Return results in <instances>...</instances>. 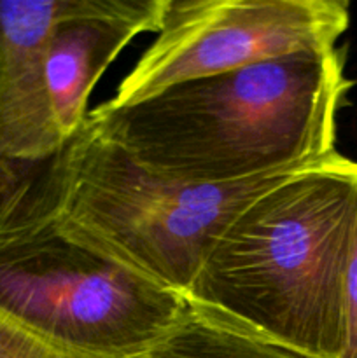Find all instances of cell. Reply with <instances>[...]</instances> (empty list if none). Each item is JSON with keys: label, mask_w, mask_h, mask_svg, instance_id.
<instances>
[{"label": "cell", "mask_w": 357, "mask_h": 358, "mask_svg": "<svg viewBox=\"0 0 357 358\" xmlns=\"http://www.w3.org/2000/svg\"><path fill=\"white\" fill-rule=\"evenodd\" d=\"M352 80L338 45L167 87L88 119L144 168L188 184H227L314 166L336 150Z\"/></svg>", "instance_id": "obj_1"}, {"label": "cell", "mask_w": 357, "mask_h": 358, "mask_svg": "<svg viewBox=\"0 0 357 358\" xmlns=\"http://www.w3.org/2000/svg\"><path fill=\"white\" fill-rule=\"evenodd\" d=\"M307 168L227 184L172 180L144 168L86 117L62 150L38 166L20 222L7 236L49 229L186 294L227 224L262 192Z\"/></svg>", "instance_id": "obj_3"}, {"label": "cell", "mask_w": 357, "mask_h": 358, "mask_svg": "<svg viewBox=\"0 0 357 358\" xmlns=\"http://www.w3.org/2000/svg\"><path fill=\"white\" fill-rule=\"evenodd\" d=\"M139 358H315L272 341L186 297L177 327Z\"/></svg>", "instance_id": "obj_8"}, {"label": "cell", "mask_w": 357, "mask_h": 358, "mask_svg": "<svg viewBox=\"0 0 357 358\" xmlns=\"http://www.w3.org/2000/svg\"><path fill=\"white\" fill-rule=\"evenodd\" d=\"M0 311L86 358H139L177 327L186 296L31 227L0 240Z\"/></svg>", "instance_id": "obj_4"}, {"label": "cell", "mask_w": 357, "mask_h": 358, "mask_svg": "<svg viewBox=\"0 0 357 358\" xmlns=\"http://www.w3.org/2000/svg\"><path fill=\"white\" fill-rule=\"evenodd\" d=\"M350 23L343 0H168L156 37L105 108L254 63L335 48Z\"/></svg>", "instance_id": "obj_5"}, {"label": "cell", "mask_w": 357, "mask_h": 358, "mask_svg": "<svg viewBox=\"0 0 357 358\" xmlns=\"http://www.w3.org/2000/svg\"><path fill=\"white\" fill-rule=\"evenodd\" d=\"M357 163L336 154L248 203L206 254L200 306L315 358H340Z\"/></svg>", "instance_id": "obj_2"}, {"label": "cell", "mask_w": 357, "mask_h": 358, "mask_svg": "<svg viewBox=\"0 0 357 358\" xmlns=\"http://www.w3.org/2000/svg\"><path fill=\"white\" fill-rule=\"evenodd\" d=\"M168 0H80L48 42L46 76L59 133L66 140L88 117L94 84L140 34L160 30Z\"/></svg>", "instance_id": "obj_7"}, {"label": "cell", "mask_w": 357, "mask_h": 358, "mask_svg": "<svg viewBox=\"0 0 357 358\" xmlns=\"http://www.w3.org/2000/svg\"><path fill=\"white\" fill-rule=\"evenodd\" d=\"M340 358H357V226L343 283V339Z\"/></svg>", "instance_id": "obj_10"}, {"label": "cell", "mask_w": 357, "mask_h": 358, "mask_svg": "<svg viewBox=\"0 0 357 358\" xmlns=\"http://www.w3.org/2000/svg\"><path fill=\"white\" fill-rule=\"evenodd\" d=\"M80 0H0V205L62 150L46 56L59 21Z\"/></svg>", "instance_id": "obj_6"}, {"label": "cell", "mask_w": 357, "mask_h": 358, "mask_svg": "<svg viewBox=\"0 0 357 358\" xmlns=\"http://www.w3.org/2000/svg\"><path fill=\"white\" fill-rule=\"evenodd\" d=\"M0 358H86L0 311Z\"/></svg>", "instance_id": "obj_9"}]
</instances>
